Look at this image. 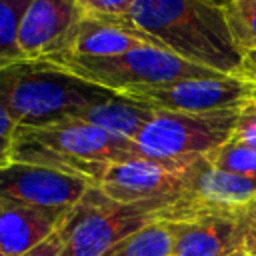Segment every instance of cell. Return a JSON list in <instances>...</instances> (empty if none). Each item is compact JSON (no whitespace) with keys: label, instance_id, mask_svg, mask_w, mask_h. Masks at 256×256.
Returning <instances> with one entry per match:
<instances>
[{"label":"cell","instance_id":"obj_26","mask_svg":"<svg viewBox=\"0 0 256 256\" xmlns=\"http://www.w3.org/2000/svg\"><path fill=\"white\" fill-rule=\"evenodd\" d=\"M4 208H6V202H4V200H0V214H2V210H4Z\"/></svg>","mask_w":256,"mask_h":256},{"label":"cell","instance_id":"obj_21","mask_svg":"<svg viewBox=\"0 0 256 256\" xmlns=\"http://www.w3.org/2000/svg\"><path fill=\"white\" fill-rule=\"evenodd\" d=\"M232 138L238 142H244L256 150V106L252 100H248L240 108Z\"/></svg>","mask_w":256,"mask_h":256},{"label":"cell","instance_id":"obj_10","mask_svg":"<svg viewBox=\"0 0 256 256\" xmlns=\"http://www.w3.org/2000/svg\"><path fill=\"white\" fill-rule=\"evenodd\" d=\"M82 16L78 0H30L18 26L20 52L26 60L62 52Z\"/></svg>","mask_w":256,"mask_h":256},{"label":"cell","instance_id":"obj_5","mask_svg":"<svg viewBox=\"0 0 256 256\" xmlns=\"http://www.w3.org/2000/svg\"><path fill=\"white\" fill-rule=\"evenodd\" d=\"M46 62L58 66L60 70L110 90L114 94H124L132 88L142 86H160L188 78H218L224 76L210 68L192 64L164 48L144 46L118 56L108 58H84V56H66L54 54Z\"/></svg>","mask_w":256,"mask_h":256},{"label":"cell","instance_id":"obj_28","mask_svg":"<svg viewBox=\"0 0 256 256\" xmlns=\"http://www.w3.org/2000/svg\"><path fill=\"white\" fill-rule=\"evenodd\" d=\"M0 256H6V254H4V250H2V248H0Z\"/></svg>","mask_w":256,"mask_h":256},{"label":"cell","instance_id":"obj_12","mask_svg":"<svg viewBox=\"0 0 256 256\" xmlns=\"http://www.w3.org/2000/svg\"><path fill=\"white\" fill-rule=\"evenodd\" d=\"M144 46L158 48L152 38H148L146 34H140L138 30L130 28L124 22L96 18V16H82L70 40L66 42L64 50L58 54L84 56V58H108V56H118Z\"/></svg>","mask_w":256,"mask_h":256},{"label":"cell","instance_id":"obj_11","mask_svg":"<svg viewBox=\"0 0 256 256\" xmlns=\"http://www.w3.org/2000/svg\"><path fill=\"white\" fill-rule=\"evenodd\" d=\"M244 218L200 216L182 222H168L174 234L172 256H232L242 250L246 228Z\"/></svg>","mask_w":256,"mask_h":256},{"label":"cell","instance_id":"obj_18","mask_svg":"<svg viewBox=\"0 0 256 256\" xmlns=\"http://www.w3.org/2000/svg\"><path fill=\"white\" fill-rule=\"evenodd\" d=\"M206 160L220 170L256 178V150L244 142L234 140V138H230L226 144H222L220 148L210 152L206 156Z\"/></svg>","mask_w":256,"mask_h":256},{"label":"cell","instance_id":"obj_15","mask_svg":"<svg viewBox=\"0 0 256 256\" xmlns=\"http://www.w3.org/2000/svg\"><path fill=\"white\" fill-rule=\"evenodd\" d=\"M174 234L168 222H154L102 256H172Z\"/></svg>","mask_w":256,"mask_h":256},{"label":"cell","instance_id":"obj_9","mask_svg":"<svg viewBox=\"0 0 256 256\" xmlns=\"http://www.w3.org/2000/svg\"><path fill=\"white\" fill-rule=\"evenodd\" d=\"M94 184L46 166L12 162L0 168V200L38 208H74Z\"/></svg>","mask_w":256,"mask_h":256},{"label":"cell","instance_id":"obj_3","mask_svg":"<svg viewBox=\"0 0 256 256\" xmlns=\"http://www.w3.org/2000/svg\"><path fill=\"white\" fill-rule=\"evenodd\" d=\"M110 90L84 82L46 60H24L0 72V106L18 126H46L74 118Z\"/></svg>","mask_w":256,"mask_h":256},{"label":"cell","instance_id":"obj_22","mask_svg":"<svg viewBox=\"0 0 256 256\" xmlns=\"http://www.w3.org/2000/svg\"><path fill=\"white\" fill-rule=\"evenodd\" d=\"M64 250H66V240H64L62 228H60L58 232H54L50 238H46L44 242H40L36 248H32L24 256H62Z\"/></svg>","mask_w":256,"mask_h":256},{"label":"cell","instance_id":"obj_8","mask_svg":"<svg viewBox=\"0 0 256 256\" xmlns=\"http://www.w3.org/2000/svg\"><path fill=\"white\" fill-rule=\"evenodd\" d=\"M252 78L218 76V78H188L160 86H142L124 92L134 100L148 104L154 110L168 112H216L240 108L250 100Z\"/></svg>","mask_w":256,"mask_h":256},{"label":"cell","instance_id":"obj_27","mask_svg":"<svg viewBox=\"0 0 256 256\" xmlns=\"http://www.w3.org/2000/svg\"><path fill=\"white\" fill-rule=\"evenodd\" d=\"M232 256H246L244 252H236V254H232Z\"/></svg>","mask_w":256,"mask_h":256},{"label":"cell","instance_id":"obj_24","mask_svg":"<svg viewBox=\"0 0 256 256\" xmlns=\"http://www.w3.org/2000/svg\"><path fill=\"white\" fill-rule=\"evenodd\" d=\"M246 66H248V74H250V78H256V50L250 52V54L246 56Z\"/></svg>","mask_w":256,"mask_h":256},{"label":"cell","instance_id":"obj_20","mask_svg":"<svg viewBox=\"0 0 256 256\" xmlns=\"http://www.w3.org/2000/svg\"><path fill=\"white\" fill-rule=\"evenodd\" d=\"M18 124L16 120L0 106V168L14 162V142H16Z\"/></svg>","mask_w":256,"mask_h":256},{"label":"cell","instance_id":"obj_19","mask_svg":"<svg viewBox=\"0 0 256 256\" xmlns=\"http://www.w3.org/2000/svg\"><path fill=\"white\" fill-rule=\"evenodd\" d=\"M136 0H78L84 16L96 18H124Z\"/></svg>","mask_w":256,"mask_h":256},{"label":"cell","instance_id":"obj_7","mask_svg":"<svg viewBox=\"0 0 256 256\" xmlns=\"http://www.w3.org/2000/svg\"><path fill=\"white\" fill-rule=\"evenodd\" d=\"M200 158L152 160L134 158L110 164L98 182L100 192L116 202H170L176 204L188 192L192 172Z\"/></svg>","mask_w":256,"mask_h":256},{"label":"cell","instance_id":"obj_17","mask_svg":"<svg viewBox=\"0 0 256 256\" xmlns=\"http://www.w3.org/2000/svg\"><path fill=\"white\" fill-rule=\"evenodd\" d=\"M228 28L244 56L256 50V0H226Z\"/></svg>","mask_w":256,"mask_h":256},{"label":"cell","instance_id":"obj_23","mask_svg":"<svg viewBox=\"0 0 256 256\" xmlns=\"http://www.w3.org/2000/svg\"><path fill=\"white\" fill-rule=\"evenodd\" d=\"M242 250L246 256H256V208L248 214L244 238H242Z\"/></svg>","mask_w":256,"mask_h":256},{"label":"cell","instance_id":"obj_16","mask_svg":"<svg viewBox=\"0 0 256 256\" xmlns=\"http://www.w3.org/2000/svg\"><path fill=\"white\" fill-rule=\"evenodd\" d=\"M30 0H0V72L24 62L18 48V26Z\"/></svg>","mask_w":256,"mask_h":256},{"label":"cell","instance_id":"obj_6","mask_svg":"<svg viewBox=\"0 0 256 256\" xmlns=\"http://www.w3.org/2000/svg\"><path fill=\"white\" fill-rule=\"evenodd\" d=\"M240 108L202 114L156 110L154 118L134 138V146L142 158L152 160L206 158L232 138Z\"/></svg>","mask_w":256,"mask_h":256},{"label":"cell","instance_id":"obj_1","mask_svg":"<svg viewBox=\"0 0 256 256\" xmlns=\"http://www.w3.org/2000/svg\"><path fill=\"white\" fill-rule=\"evenodd\" d=\"M108 20L128 24L192 64L250 78L246 56L228 28L226 0H136L124 18Z\"/></svg>","mask_w":256,"mask_h":256},{"label":"cell","instance_id":"obj_25","mask_svg":"<svg viewBox=\"0 0 256 256\" xmlns=\"http://www.w3.org/2000/svg\"><path fill=\"white\" fill-rule=\"evenodd\" d=\"M250 100H252L254 106H256V78H252V94H250Z\"/></svg>","mask_w":256,"mask_h":256},{"label":"cell","instance_id":"obj_14","mask_svg":"<svg viewBox=\"0 0 256 256\" xmlns=\"http://www.w3.org/2000/svg\"><path fill=\"white\" fill-rule=\"evenodd\" d=\"M154 114L156 110L140 100L124 94H110L108 98L86 106L74 118L134 142V138L154 118Z\"/></svg>","mask_w":256,"mask_h":256},{"label":"cell","instance_id":"obj_4","mask_svg":"<svg viewBox=\"0 0 256 256\" xmlns=\"http://www.w3.org/2000/svg\"><path fill=\"white\" fill-rule=\"evenodd\" d=\"M170 202H116L92 186L70 210L62 234L68 256H102L154 222H168Z\"/></svg>","mask_w":256,"mask_h":256},{"label":"cell","instance_id":"obj_2","mask_svg":"<svg viewBox=\"0 0 256 256\" xmlns=\"http://www.w3.org/2000/svg\"><path fill=\"white\" fill-rule=\"evenodd\" d=\"M142 156L132 140L76 118L46 126H18L14 142V162L46 166L92 184L110 164Z\"/></svg>","mask_w":256,"mask_h":256},{"label":"cell","instance_id":"obj_13","mask_svg":"<svg viewBox=\"0 0 256 256\" xmlns=\"http://www.w3.org/2000/svg\"><path fill=\"white\" fill-rule=\"evenodd\" d=\"M72 208H38L6 204L0 214V248L6 256H24L58 232Z\"/></svg>","mask_w":256,"mask_h":256}]
</instances>
